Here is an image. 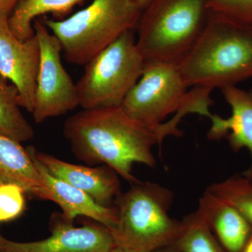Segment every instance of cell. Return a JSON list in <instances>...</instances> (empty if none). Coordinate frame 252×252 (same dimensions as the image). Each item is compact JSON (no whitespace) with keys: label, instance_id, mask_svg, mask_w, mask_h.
Masks as SVG:
<instances>
[{"label":"cell","instance_id":"obj_10","mask_svg":"<svg viewBox=\"0 0 252 252\" xmlns=\"http://www.w3.org/2000/svg\"><path fill=\"white\" fill-rule=\"evenodd\" d=\"M40 46L34 35L22 41L10 29L9 18L0 17V75L17 89L21 107L32 112Z\"/></svg>","mask_w":252,"mask_h":252},{"label":"cell","instance_id":"obj_19","mask_svg":"<svg viewBox=\"0 0 252 252\" xmlns=\"http://www.w3.org/2000/svg\"><path fill=\"white\" fill-rule=\"evenodd\" d=\"M207 190L235 207L252 225V182L248 177L234 175L208 186Z\"/></svg>","mask_w":252,"mask_h":252},{"label":"cell","instance_id":"obj_17","mask_svg":"<svg viewBox=\"0 0 252 252\" xmlns=\"http://www.w3.org/2000/svg\"><path fill=\"white\" fill-rule=\"evenodd\" d=\"M20 108L17 89L0 75V135L21 143L32 140L34 132Z\"/></svg>","mask_w":252,"mask_h":252},{"label":"cell","instance_id":"obj_1","mask_svg":"<svg viewBox=\"0 0 252 252\" xmlns=\"http://www.w3.org/2000/svg\"><path fill=\"white\" fill-rule=\"evenodd\" d=\"M64 135L79 160L104 164L132 185L139 181L132 175L134 164L155 167L154 145H161L165 137L176 133L167 122L153 128L117 107L83 109L64 122Z\"/></svg>","mask_w":252,"mask_h":252},{"label":"cell","instance_id":"obj_6","mask_svg":"<svg viewBox=\"0 0 252 252\" xmlns=\"http://www.w3.org/2000/svg\"><path fill=\"white\" fill-rule=\"evenodd\" d=\"M142 13L135 0H94L66 19L42 21L59 39L68 62L83 65L137 28Z\"/></svg>","mask_w":252,"mask_h":252},{"label":"cell","instance_id":"obj_27","mask_svg":"<svg viewBox=\"0 0 252 252\" xmlns=\"http://www.w3.org/2000/svg\"></svg>","mask_w":252,"mask_h":252},{"label":"cell","instance_id":"obj_5","mask_svg":"<svg viewBox=\"0 0 252 252\" xmlns=\"http://www.w3.org/2000/svg\"><path fill=\"white\" fill-rule=\"evenodd\" d=\"M188 89L178 64L145 61L142 76L121 107L132 119L153 128L161 127L173 114L210 117L212 90L195 87L188 92Z\"/></svg>","mask_w":252,"mask_h":252},{"label":"cell","instance_id":"obj_7","mask_svg":"<svg viewBox=\"0 0 252 252\" xmlns=\"http://www.w3.org/2000/svg\"><path fill=\"white\" fill-rule=\"evenodd\" d=\"M144 64L133 31L124 33L85 64L76 84L79 106L86 110L122 107Z\"/></svg>","mask_w":252,"mask_h":252},{"label":"cell","instance_id":"obj_16","mask_svg":"<svg viewBox=\"0 0 252 252\" xmlns=\"http://www.w3.org/2000/svg\"><path fill=\"white\" fill-rule=\"evenodd\" d=\"M84 0H21L9 18L10 29L18 39L28 40L34 35L33 22L43 14H67Z\"/></svg>","mask_w":252,"mask_h":252},{"label":"cell","instance_id":"obj_23","mask_svg":"<svg viewBox=\"0 0 252 252\" xmlns=\"http://www.w3.org/2000/svg\"><path fill=\"white\" fill-rule=\"evenodd\" d=\"M153 252H180L177 250V248H176L175 245H172V246L166 247V248H164L162 249H160V250H158L157 251H154Z\"/></svg>","mask_w":252,"mask_h":252},{"label":"cell","instance_id":"obj_24","mask_svg":"<svg viewBox=\"0 0 252 252\" xmlns=\"http://www.w3.org/2000/svg\"><path fill=\"white\" fill-rule=\"evenodd\" d=\"M135 1H137V4L143 11L153 0H135Z\"/></svg>","mask_w":252,"mask_h":252},{"label":"cell","instance_id":"obj_8","mask_svg":"<svg viewBox=\"0 0 252 252\" xmlns=\"http://www.w3.org/2000/svg\"><path fill=\"white\" fill-rule=\"evenodd\" d=\"M40 46V64L36 79L33 119L41 124L79 107L77 85L63 67L61 43L42 21L33 22Z\"/></svg>","mask_w":252,"mask_h":252},{"label":"cell","instance_id":"obj_18","mask_svg":"<svg viewBox=\"0 0 252 252\" xmlns=\"http://www.w3.org/2000/svg\"><path fill=\"white\" fill-rule=\"evenodd\" d=\"M182 221V230L175 244L179 251L227 252L198 210L189 214Z\"/></svg>","mask_w":252,"mask_h":252},{"label":"cell","instance_id":"obj_12","mask_svg":"<svg viewBox=\"0 0 252 252\" xmlns=\"http://www.w3.org/2000/svg\"><path fill=\"white\" fill-rule=\"evenodd\" d=\"M40 172L48 192L49 200L57 204L64 218L73 222L77 217H85L112 230L117 226L119 214L116 206H104L80 189L66 183L49 173L36 159L34 148H28Z\"/></svg>","mask_w":252,"mask_h":252},{"label":"cell","instance_id":"obj_21","mask_svg":"<svg viewBox=\"0 0 252 252\" xmlns=\"http://www.w3.org/2000/svg\"><path fill=\"white\" fill-rule=\"evenodd\" d=\"M212 14L252 26V0H208Z\"/></svg>","mask_w":252,"mask_h":252},{"label":"cell","instance_id":"obj_14","mask_svg":"<svg viewBox=\"0 0 252 252\" xmlns=\"http://www.w3.org/2000/svg\"><path fill=\"white\" fill-rule=\"evenodd\" d=\"M197 210L225 251L243 252L252 238V225L235 207L206 189Z\"/></svg>","mask_w":252,"mask_h":252},{"label":"cell","instance_id":"obj_4","mask_svg":"<svg viewBox=\"0 0 252 252\" xmlns=\"http://www.w3.org/2000/svg\"><path fill=\"white\" fill-rule=\"evenodd\" d=\"M208 0H153L142 11L136 44L145 61L179 64L207 27Z\"/></svg>","mask_w":252,"mask_h":252},{"label":"cell","instance_id":"obj_20","mask_svg":"<svg viewBox=\"0 0 252 252\" xmlns=\"http://www.w3.org/2000/svg\"><path fill=\"white\" fill-rule=\"evenodd\" d=\"M26 192L13 184L0 185V224L18 218L26 210Z\"/></svg>","mask_w":252,"mask_h":252},{"label":"cell","instance_id":"obj_3","mask_svg":"<svg viewBox=\"0 0 252 252\" xmlns=\"http://www.w3.org/2000/svg\"><path fill=\"white\" fill-rule=\"evenodd\" d=\"M173 193L150 182L132 184L116 200L117 226L110 230L116 248L130 252H153L175 245L182 220L170 217Z\"/></svg>","mask_w":252,"mask_h":252},{"label":"cell","instance_id":"obj_2","mask_svg":"<svg viewBox=\"0 0 252 252\" xmlns=\"http://www.w3.org/2000/svg\"><path fill=\"white\" fill-rule=\"evenodd\" d=\"M178 66L189 88L222 89L252 78V26L212 14Z\"/></svg>","mask_w":252,"mask_h":252},{"label":"cell","instance_id":"obj_15","mask_svg":"<svg viewBox=\"0 0 252 252\" xmlns=\"http://www.w3.org/2000/svg\"><path fill=\"white\" fill-rule=\"evenodd\" d=\"M19 186L26 193L49 200V192L28 149L21 142L0 135V185Z\"/></svg>","mask_w":252,"mask_h":252},{"label":"cell","instance_id":"obj_25","mask_svg":"<svg viewBox=\"0 0 252 252\" xmlns=\"http://www.w3.org/2000/svg\"><path fill=\"white\" fill-rule=\"evenodd\" d=\"M243 252H252V238L249 240L248 243L245 245Z\"/></svg>","mask_w":252,"mask_h":252},{"label":"cell","instance_id":"obj_22","mask_svg":"<svg viewBox=\"0 0 252 252\" xmlns=\"http://www.w3.org/2000/svg\"><path fill=\"white\" fill-rule=\"evenodd\" d=\"M21 0H0V17L9 18Z\"/></svg>","mask_w":252,"mask_h":252},{"label":"cell","instance_id":"obj_11","mask_svg":"<svg viewBox=\"0 0 252 252\" xmlns=\"http://www.w3.org/2000/svg\"><path fill=\"white\" fill-rule=\"evenodd\" d=\"M34 155L49 173L89 194L100 205L112 206L122 193L119 175L106 165L91 167L74 165L35 149Z\"/></svg>","mask_w":252,"mask_h":252},{"label":"cell","instance_id":"obj_26","mask_svg":"<svg viewBox=\"0 0 252 252\" xmlns=\"http://www.w3.org/2000/svg\"><path fill=\"white\" fill-rule=\"evenodd\" d=\"M109 252H130L126 251V250H123V249L119 248H114L113 250H111Z\"/></svg>","mask_w":252,"mask_h":252},{"label":"cell","instance_id":"obj_13","mask_svg":"<svg viewBox=\"0 0 252 252\" xmlns=\"http://www.w3.org/2000/svg\"><path fill=\"white\" fill-rule=\"evenodd\" d=\"M227 103L231 108L228 118L212 114V125L207 133L211 140L225 137L234 152L246 148L252 157L251 166L245 177L252 180V90L239 89L236 86L220 89Z\"/></svg>","mask_w":252,"mask_h":252},{"label":"cell","instance_id":"obj_9","mask_svg":"<svg viewBox=\"0 0 252 252\" xmlns=\"http://www.w3.org/2000/svg\"><path fill=\"white\" fill-rule=\"evenodd\" d=\"M50 224L51 235L39 241L18 243L0 234V252H109L116 248L110 230L97 222L75 227L55 214Z\"/></svg>","mask_w":252,"mask_h":252}]
</instances>
